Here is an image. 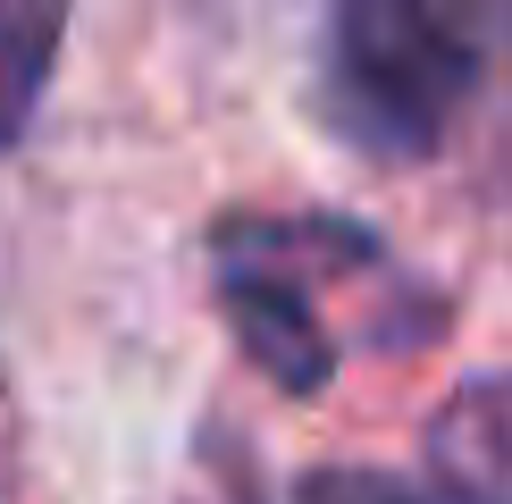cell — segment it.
<instances>
[{"mask_svg":"<svg viewBox=\"0 0 512 504\" xmlns=\"http://www.w3.org/2000/svg\"><path fill=\"white\" fill-rule=\"evenodd\" d=\"M479 42L462 17L420 0H353L319 42V118L361 160H429L479 93Z\"/></svg>","mask_w":512,"mask_h":504,"instance_id":"obj_1","label":"cell"},{"mask_svg":"<svg viewBox=\"0 0 512 504\" xmlns=\"http://www.w3.org/2000/svg\"><path fill=\"white\" fill-rule=\"evenodd\" d=\"M387 269V244L336 210H236L210 227V286L236 328V353L277 395H319L336 378V328L319 311V286Z\"/></svg>","mask_w":512,"mask_h":504,"instance_id":"obj_2","label":"cell"},{"mask_svg":"<svg viewBox=\"0 0 512 504\" xmlns=\"http://www.w3.org/2000/svg\"><path fill=\"white\" fill-rule=\"evenodd\" d=\"M420 454L445 504H512V370L462 378L429 412Z\"/></svg>","mask_w":512,"mask_h":504,"instance_id":"obj_3","label":"cell"},{"mask_svg":"<svg viewBox=\"0 0 512 504\" xmlns=\"http://www.w3.org/2000/svg\"><path fill=\"white\" fill-rule=\"evenodd\" d=\"M59 42H68V9H26V0H0V152L26 143V126L51 93Z\"/></svg>","mask_w":512,"mask_h":504,"instance_id":"obj_4","label":"cell"},{"mask_svg":"<svg viewBox=\"0 0 512 504\" xmlns=\"http://www.w3.org/2000/svg\"><path fill=\"white\" fill-rule=\"evenodd\" d=\"M294 504H429V496L403 488L395 471H370V462H319L294 488Z\"/></svg>","mask_w":512,"mask_h":504,"instance_id":"obj_5","label":"cell"}]
</instances>
